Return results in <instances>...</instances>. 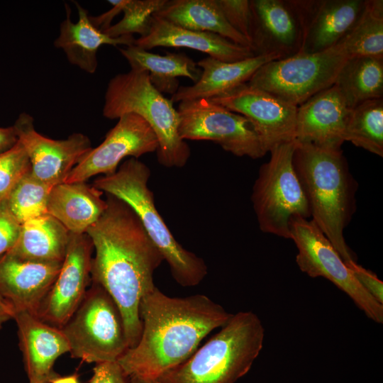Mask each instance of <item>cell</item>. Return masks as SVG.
Returning <instances> with one entry per match:
<instances>
[{"label": "cell", "instance_id": "27", "mask_svg": "<svg viewBox=\"0 0 383 383\" xmlns=\"http://www.w3.org/2000/svg\"><path fill=\"white\" fill-rule=\"evenodd\" d=\"M154 15L187 29L216 33L252 50L249 41L228 23L216 0H167Z\"/></svg>", "mask_w": 383, "mask_h": 383}, {"label": "cell", "instance_id": "28", "mask_svg": "<svg viewBox=\"0 0 383 383\" xmlns=\"http://www.w3.org/2000/svg\"><path fill=\"white\" fill-rule=\"evenodd\" d=\"M333 85L350 109L367 101L382 99L383 59L367 56L348 58Z\"/></svg>", "mask_w": 383, "mask_h": 383}, {"label": "cell", "instance_id": "34", "mask_svg": "<svg viewBox=\"0 0 383 383\" xmlns=\"http://www.w3.org/2000/svg\"><path fill=\"white\" fill-rule=\"evenodd\" d=\"M216 1L228 23L249 41L252 48L253 14L250 1L216 0Z\"/></svg>", "mask_w": 383, "mask_h": 383}, {"label": "cell", "instance_id": "40", "mask_svg": "<svg viewBox=\"0 0 383 383\" xmlns=\"http://www.w3.org/2000/svg\"><path fill=\"white\" fill-rule=\"evenodd\" d=\"M51 383H79L77 376L76 374L70 375L63 377H53L50 381Z\"/></svg>", "mask_w": 383, "mask_h": 383}, {"label": "cell", "instance_id": "30", "mask_svg": "<svg viewBox=\"0 0 383 383\" xmlns=\"http://www.w3.org/2000/svg\"><path fill=\"white\" fill-rule=\"evenodd\" d=\"M345 141L383 156V99L369 100L350 109Z\"/></svg>", "mask_w": 383, "mask_h": 383}, {"label": "cell", "instance_id": "21", "mask_svg": "<svg viewBox=\"0 0 383 383\" xmlns=\"http://www.w3.org/2000/svg\"><path fill=\"white\" fill-rule=\"evenodd\" d=\"M133 45L146 50L155 47L186 48L225 62L240 61L256 55L250 48L219 35L187 29L154 14L148 34L135 39Z\"/></svg>", "mask_w": 383, "mask_h": 383}, {"label": "cell", "instance_id": "18", "mask_svg": "<svg viewBox=\"0 0 383 383\" xmlns=\"http://www.w3.org/2000/svg\"><path fill=\"white\" fill-rule=\"evenodd\" d=\"M62 263L26 260L8 253L1 255L0 294L14 310H25L37 316Z\"/></svg>", "mask_w": 383, "mask_h": 383}, {"label": "cell", "instance_id": "12", "mask_svg": "<svg viewBox=\"0 0 383 383\" xmlns=\"http://www.w3.org/2000/svg\"><path fill=\"white\" fill-rule=\"evenodd\" d=\"M157 146L152 129L143 118L135 113L124 114L118 118L104 141L82 157L65 182H86L99 174H113L123 158L138 159L156 152Z\"/></svg>", "mask_w": 383, "mask_h": 383}, {"label": "cell", "instance_id": "4", "mask_svg": "<svg viewBox=\"0 0 383 383\" xmlns=\"http://www.w3.org/2000/svg\"><path fill=\"white\" fill-rule=\"evenodd\" d=\"M265 329L252 311L233 314L228 323L184 362L159 377V383H235L260 353Z\"/></svg>", "mask_w": 383, "mask_h": 383}, {"label": "cell", "instance_id": "10", "mask_svg": "<svg viewBox=\"0 0 383 383\" xmlns=\"http://www.w3.org/2000/svg\"><path fill=\"white\" fill-rule=\"evenodd\" d=\"M289 239L298 253L300 270L312 278L323 277L345 292L366 316L383 323V304L379 303L359 283L338 251L312 220L293 216L289 221Z\"/></svg>", "mask_w": 383, "mask_h": 383}, {"label": "cell", "instance_id": "6", "mask_svg": "<svg viewBox=\"0 0 383 383\" xmlns=\"http://www.w3.org/2000/svg\"><path fill=\"white\" fill-rule=\"evenodd\" d=\"M102 111L109 119H118L126 113L138 115L148 123L157 139L158 162L169 168L182 167L187 164L191 150L179 135L177 109L171 99L152 86L148 72L131 70L111 78Z\"/></svg>", "mask_w": 383, "mask_h": 383}, {"label": "cell", "instance_id": "29", "mask_svg": "<svg viewBox=\"0 0 383 383\" xmlns=\"http://www.w3.org/2000/svg\"><path fill=\"white\" fill-rule=\"evenodd\" d=\"M338 43L349 57L383 59V1L364 0L359 17Z\"/></svg>", "mask_w": 383, "mask_h": 383}, {"label": "cell", "instance_id": "25", "mask_svg": "<svg viewBox=\"0 0 383 383\" xmlns=\"http://www.w3.org/2000/svg\"><path fill=\"white\" fill-rule=\"evenodd\" d=\"M70 234L59 221L46 213L21 223L16 243L6 253L26 260L62 263Z\"/></svg>", "mask_w": 383, "mask_h": 383}, {"label": "cell", "instance_id": "9", "mask_svg": "<svg viewBox=\"0 0 383 383\" xmlns=\"http://www.w3.org/2000/svg\"><path fill=\"white\" fill-rule=\"evenodd\" d=\"M348 58L338 43L323 51L296 53L270 61L261 66L247 83L299 106L333 86Z\"/></svg>", "mask_w": 383, "mask_h": 383}, {"label": "cell", "instance_id": "36", "mask_svg": "<svg viewBox=\"0 0 383 383\" xmlns=\"http://www.w3.org/2000/svg\"><path fill=\"white\" fill-rule=\"evenodd\" d=\"M346 265L363 288L379 303L383 304V282L377 276L355 261L350 262Z\"/></svg>", "mask_w": 383, "mask_h": 383}, {"label": "cell", "instance_id": "22", "mask_svg": "<svg viewBox=\"0 0 383 383\" xmlns=\"http://www.w3.org/2000/svg\"><path fill=\"white\" fill-rule=\"evenodd\" d=\"M282 58L276 53L256 55L235 62H225L208 56L196 62L201 70L199 80L191 86H179L170 99L173 103L199 99H210L247 83L265 63Z\"/></svg>", "mask_w": 383, "mask_h": 383}, {"label": "cell", "instance_id": "26", "mask_svg": "<svg viewBox=\"0 0 383 383\" xmlns=\"http://www.w3.org/2000/svg\"><path fill=\"white\" fill-rule=\"evenodd\" d=\"M132 70L146 71L152 86L161 94L174 95L179 87L177 77L189 78L194 83L201 77V70L184 53L167 52L160 55L135 45L118 48Z\"/></svg>", "mask_w": 383, "mask_h": 383}, {"label": "cell", "instance_id": "3", "mask_svg": "<svg viewBox=\"0 0 383 383\" xmlns=\"http://www.w3.org/2000/svg\"><path fill=\"white\" fill-rule=\"evenodd\" d=\"M295 143L293 165L307 199L311 219L345 264L357 262L343 231L356 209L358 185L342 150Z\"/></svg>", "mask_w": 383, "mask_h": 383}, {"label": "cell", "instance_id": "39", "mask_svg": "<svg viewBox=\"0 0 383 383\" xmlns=\"http://www.w3.org/2000/svg\"><path fill=\"white\" fill-rule=\"evenodd\" d=\"M13 306L0 294V328L5 322L13 318Z\"/></svg>", "mask_w": 383, "mask_h": 383}, {"label": "cell", "instance_id": "13", "mask_svg": "<svg viewBox=\"0 0 383 383\" xmlns=\"http://www.w3.org/2000/svg\"><path fill=\"white\" fill-rule=\"evenodd\" d=\"M209 100L248 118L267 152L294 140L297 106L266 91L244 83Z\"/></svg>", "mask_w": 383, "mask_h": 383}, {"label": "cell", "instance_id": "38", "mask_svg": "<svg viewBox=\"0 0 383 383\" xmlns=\"http://www.w3.org/2000/svg\"><path fill=\"white\" fill-rule=\"evenodd\" d=\"M18 137L13 126L0 127V154L11 149L18 143Z\"/></svg>", "mask_w": 383, "mask_h": 383}, {"label": "cell", "instance_id": "8", "mask_svg": "<svg viewBox=\"0 0 383 383\" xmlns=\"http://www.w3.org/2000/svg\"><path fill=\"white\" fill-rule=\"evenodd\" d=\"M61 330L72 356L88 363L117 362L129 348L118 306L94 282Z\"/></svg>", "mask_w": 383, "mask_h": 383}, {"label": "cell", "instance_id": "42", "mask_svg": "<svg viewBox=\"0 0 383 383\" xmlns=\"http://www.w3.org/2000/svg\"><path fill=\"white\" fill-rule=\"evenodd\" d=\"M36 383H49L48 382H36Z\"/></svg>", "mask_w": 383, "mask_h": 383}, {"label": "cell", "instance_id": "19", "mask_svg": "<svg viewBox=\"0 0 383 383\" xmlns=\"http://www.w3.org/2000/svg\"><path fill=\"white\" fill-rule=\"evenodd\" d=\"M19 346L23 353L30 383L50 382L55 377L52 368L55 360L70 352L62 330L25 310H14Z\"/></svg>", "mask_w": 383, "mask_h": 383}, {"label": "cell", "instance_id": "37", "mask_svg": "<svg viewBox=\"0 0 383 383\" xmlns=\"http://www.w3.org/2000/svg\"><path fill=\"white\" fill-rule=\"evenodd\" d=\"M89 383H130L117 362L98 363Z\"/></svg>", "mask_w": 383, "mask_h": 383}, {"label": "cell", "instance_id": "2", "mask_svg": "<svg viewBox=\"0 0 383 383\" xmlns=\"http://www.w3.org/2000/svg\"><path fill=\"white\" fill-rule=\"evenodd\" d=\"M140 339L117 360L128 377L157 379L187 360L233 314L204 294L170 297L155 287L140 300Z\"/></svg>", "mask_w": 383, "mask_h": 383}, {"label": "cell", "instance_id": "16", "mask_svg": "<svg viewBox=\"0 0 383 383\" xmlns=\"http://www.w3.org/2000/svg\"><path fill=\"white\" fill-rule=\"evenodd\" d=\"M300 28L296 53H314L336 45L359 17L364 0H289Z\"/></svg>", "mask_w": 383, "mask_h": 383}, {"label": "cell", "instance_id": "15", "mask_svg": "<svg viewBox=\"0 0 383 383\" xmlns=\"http://www.w3.org/2000/svg\"><path fill=\"white\" fill-rule=\"evenodd\" d=\"M93 245L86 234L70 233L60 272L43 301L37 317L61 329L79 307L91 279Z\"/></svg>", "mask_w": 383, "mask_h": 383}, {"label": "cell", "instance_id": "23", "mask_svg": "<svg viewBox=\"0 0 383 383\" xmlns=\"http://www.w3.org/2000/svg\"><path fill=\"white\" fill-rule=\"evenodd\" d=\"M79 18L77 23L71 19V9L65 4L66 18L61 23L60 34L54 42L56 48L65 53L68 61L84 72L94 74L97 68V51L103 45L118 46L133 45V35L112 38L96 28L90 21L87 11L74 2Z\"/></svg>", "mask_w": 383, "mask_h": 383}, {"label": "cell", "instance_id": "17", "mask_svg": "<svg viewBox=\"0 0 383 383\" xmlns=\"http://www.w3.org/2000/svg\"><path fill=\"white\" fill-rule=\"evenodd\" d=\"M350 109L333 85L297 106L294 140L341 149Z\"/></svg>", "mask_w": 383, "mask_h": 383}, {"label": "cell", "instance_id": "7", "mask_svg": "<svg viewBox=\"0 0 383 383\" xmlns=\"http://www.w3.org/2000/svg\"><path fill=\"white\" fill-rule=\"evenodd\" d=\"M295 140L282 143L269 152L270 157L259 170L251 201L260 229L289 238L293 216L311 217L309 205L293 165Z\"/></svg>", "mask_w": 383, "mask_h": 383}, {"label": "cell", "instance_id": "20", "mask_svg": "<svg viewBox=\"0 0 383 383\" xmlns=\"http://www.w3.org/2000/svg\"><path fill=\"white\" fill-rule=\"evenodd\" d=\"M252 50L255 55L276 53L285 58L299 48L300 28L289 1L251 0Z\"/></svg>", "mask_w": 383, "mask_h": 383}, {"label": "cell", "instance_id": "24", "mask_svg": "<svg viewBox=\"0 0 383 383\" xmlns=\"http://www.w3.org/2000/svg\"><path fill=\"white\" fill-rule=\"evenodd\" d=\"M103 192L86 182H63L52 187L47 212L69 231L85 233L105 211L107 203Z\"/></svg>", "mask_w": 383, "mask_h": 383}, {"label": "cell", "instance_id": "14", "mask_svg": "<svg viewBox=\"0 0 383 383\" xmlns=\"http://www.w3.org/2000/svg\"><path fill=\"white\" fill-rule=\"evenodd\" d=\"M13 126L28 157L31 173L50 187L65 182L72 170L92 148L89 138L81 133L62 140L45 137L35 131L33 118L27 113H21Z\"/></svg>", "mask_w": 383, "mask_h": 383}, {"label": "cell", "instance_id": "33", "mask_svg": "<svg viewBox=\"0 0 383 383\" xmlns=\"http://www.w3.org/2000/svg\"><path fill=\"white\" fill-rule=\"evenodd\" d=\"M30 170L28 157L18 141L11 149L0 154V201Z\"/></svg>", "mask_w": 383, "mask_h": 383}, {"label": "cell", "instance_id": "35", "mask_svg": "<svg viewBox=\"0 0 383 383\" xmlns=\"http://www.w3.org/2000/svg\"><path fill=\"white\" fill-rule=\"evenodd\" d=\"M21 223L8 207L6 199L0 201V256L16 244Z\"/></svg>", "mask_w": 383, "mask_h": 383}, {"label": "cell", "instance_id": "5", "mask_svg": "<svg viewBox=\"0 0 383 383\" xmlns=\"http://www.w3.org/2000/svg\"><path fill=\"white\" fill-rule=\"evenodd\" d=\"M150 174L145 163L130 157L115 173L95 179L93 186L131 208L167 262L177 283L182 287L196 286L206 276L207 266L201 257L178 243L157 211L153 193L148 187Z\"/></svg>", "mask_w": 383, "mask_h": 383}, {"label": "cell", "instance_id": "41", "mask_svg": "<svg viewBox=\"0 0 383 383\" xmlns=\"http://www.w3.org/2000/svg\"><path fill=\"white\" fill-rule=\"evenodd\" d=\"M130 383H159L157 379L128 377Z\"/></svg>", "mask_w": 383, "mask_h": 383}, {"label": "cell", "instance_id": "31", "mask_svg": "<svg viewBox=\"0 0 383 383\" xmlns=\"http://www.w3.org/2000/svg\"><path fill=\"white\" fill-rule=\"evenodd\" d=\"M50 187L37 179L30 171L14 186L5 199L9 209L21 223L48 213Z\"/></svg>", "mask_w": 383, "mask_h": 383}, {"label": "cell", "instance_id": "1", "mask_svg": "<svg viewBox=\"0 0 383 383\" xmlns=\"http://www.w3.org/2000/svg\"><path fill=\"white\" fill-rule=\"evenodd\" d=\"M106 194L105 211L85 233L95 252L91 279L118 306L131 348L141 335L140 300L155 287L154 272L164 259L131 208Z\"/></svg>", "mask_w": 383, "mask_h": 383}, {"label": "cell", "instance_id": "32", "mask_svg": "<svg viewBox=\"0 0 383 383\" xmlns=\"http://www.w3.org/2000/svg\"><path fill=\"white\" fill-rule=\"evenodd\" d=\"M167 0H121L123 18L104 31L112 38L133 35L140 37L148 34L150 18L165 4Z\"/></svg>", "mask_w": 383, "mask_h": 383}, {"label": "cell", "instance_id": "11", "mask_svg": "<svg viewBox=\"0 0 383 383\" xmlns=\"http://www.w3.org/2000/svg\"><path fill=\"white\" fill-rule=\"evenodd\" d=\"M177 111L184 140H210L237 157L258 159L267 153L252 123L223 106L199 99L180 101Z\"/></svg>", "mask_w": 383, "mask_h": 383}]
</instances>
